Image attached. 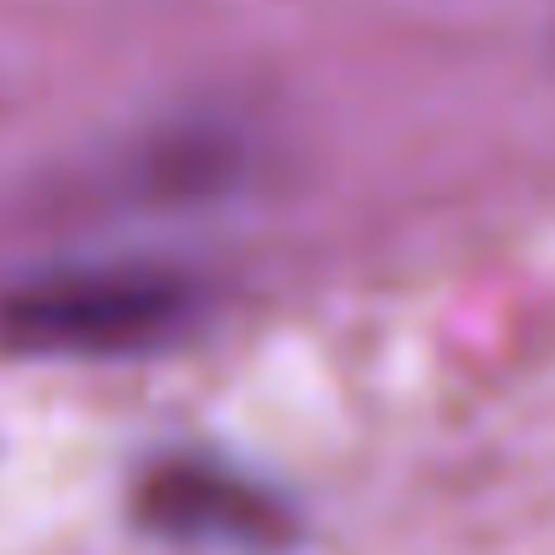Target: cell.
<instances>
[{"instance_id": "1", "label": "cell", "mask_w": 555, "mask_h": 555, "mask_svg": "<svg viewBox=\"0 0 555 555\" xmlns=\"http://www.w3.org/2000/svg\"><path fill=\"white\" fill-rule=\"evenodd\" d=\"M197 317V287L168 269H73L25 281L0 335L25 352H138Z\"/></svg>"}, {"instance_id": "2", "label": "cell", "mask_w": 555, "mask_h": 555, "mask_svg": "<svg viewBox=\"0 0 555 555\" xmlns=\"http://www.w3.org/2000/svg\"><path fill=\"white\" fill-rule=\"evenodd\" d=\"M144 514L162 519L168 531H204V538H269L275 531V507L251 483L209 466L156 472L144 490Z\"/></svg>"}]
</instances>
